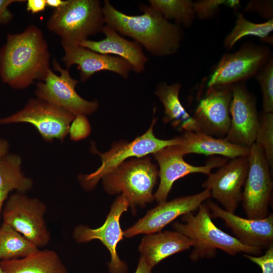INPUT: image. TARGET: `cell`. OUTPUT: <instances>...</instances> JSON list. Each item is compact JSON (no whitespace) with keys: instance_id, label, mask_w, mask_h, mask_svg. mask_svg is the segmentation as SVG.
<instances>
[{"instance_id":"cell-1","label":"cell","mask_w":273,"mask_h":273,"mask_svg":"<svg viewBox=\"0 0 273 273\" xmlns=\"http://www.w3.org/2000/svg\"><path fill=\"white\" fill-rule=\"evenodd\" d=\"M140 15H129L105 0L102 11L105 25L120 35L130 37L151 55L171 56L179 49L184 38L183 28L165 19L150 5L141 4Z\"/></svg>"},{"instance_id":"cell-2","label":"cell","mask_w":273,"mask_h":273,"mask_svg":"<svg viewBox=\"0 0 273 273\" xmlns=\"http://www.w3.org/2000/svg\"><path fill=\"white\" fill-rule=\"evenodd\" d=\"M50 54L42 30L35 25L7 35L0 49V78L11 87L23 89L43 81L50 68Z\"/></svg>"},{"instance_id":"cell-3","label":"cell","mask_w":273,"mask_h":273,"mask_svg":"<svg viewBox=\"0 0 273 273\" xmlns=\"http://www.w3.org/2000/svg\"><path fill=\"white\" fill-rule=\"evenodd\" d=\"M197 210L196 214L189 212L182 215L183 223L176 221L172 224L175 231L192 241L194 249L190 253L191 260L197 261L212 258L216 255L217 249L233 256L240 253L254 256L261 254L262 249L246 246L217 228L212 220L206 202L200 204Z\"/></svg>"},{"instance_id":"cell-4","label":"cell","mask_w":273,"mask_h":273,"mask_svg":"<svg viewBox=\"0 0 273 273\" xmlns=\"http://www.w3.org/2000/svg\"><path fill=\"white\" fill-rule=\"evenodd\" d=\"M159 170L148 156L126 160L104 175L102 183L109 194L121 193L133 214L136 207H145L155 200L153 189Z\"/></svg>"},{"instance_id":"cell-5","label":"cell","mask_w":273,"mask_h":273,"mask_svg":"<svg viewBox=\"0 0 273 273\" xmlns=\"http://www.w3.org/2000/svg\"><path fill=\"white\" fill-rule=\"evenodd\" d=\"M105 25L98 0L65 1L54 10L47 22L48 29L60 37L61 44L72 46L102 32Z\"/></svg>"},{"instance_id":"cell-6","label":"cell","mask_w":273,"mask_h":273,"mask_svg":"<svg viewBox=\"0 0 273 273\" xmlns=\"http://www.w3.org/2000/svg\"><path fill=\"white\" fill-rule=\"evenodd\" d=\"M156 122V119L154 118L147 131L132 141L117 143L105 153L99 152L93 144L90 150L93 153L100 156L102 164L94 172L79 175V181L83 188L87 191L94 189L104 175L130 158L144 157L179 143L178 137L170 140H162L156 138L153 132Z\"/></svg>"},{"instance_id":"cell-7","label":"cell","mask_w":273,"mask_h":273,"mask_svg":"<svg viewBox=\"0 0 273 273\" xmlns=\"http://www.w3.org/2000/svg\"><path fill=\"white\" fill-rule=\"evenodd\" d=\"M46 205L26 193L17 192L5 202L1 213L5 223L21 234L38 248L50 242V232L44 219Z\"/></svg>"},{"instance_id":"cell-8","label":"cell","mask_w":273,"mask_h":273,"mask_svg":"<svg viewBox=\"0 0 273 273\" xmlns=\"http://www.w3.org/2000/svg\"><path fill=\"white\" fill-rule=\"evenodd\" d=\"M232 85L207 87L193 115L181 126L186 131L201 132L215 138H224L230 124V106Z\"/></svg>"},{"instance_id":"cell-9","label":"cell","mask_w":273,"mask_h":273,"mask_svg":"<svg viewBox=\"0 0 273 273\" xmlns=\"http://www.w3.org/2000/svg\"><path fill=\"white\" fill-rule=\"evenodd\" d=\"M272 53L267 46L244 43L235 52L222 56L207 79V87L233 85L255 77Z\"/></svg>"},{"instance_id":"cell-10","label":"cell","mask_w":273,"mask_h":273,"mask_svg":"<svg viewBox=\"0 0 273 273\" xmlns=\"http://www.w3.org/2000/svg\"><path fill=\"white\" fill-rule=\"evenodd\" d=\"M75 116L64 108L36 98L29 99L21 110L0 118V125L28 123L35 127L44 140L63 141Z\"/></svg>"},{"instance_id":"cell-11","label":"cell","mask_w":273,"mask_h":273,"mask_svg":"<svg viewBox=\"0 0 273 273\" xmlns=\"http://www.w3.org/2000/svg\"><path fill=\"white\" fill-rule=\"evenodd\" d=\"M250 149L249 170L241 202L248 218L261 219L269 214L273 188L271 169L260 146L254 143Z\"/></svg>"},{"instance_id":"cell-12","label":"cell","mask_w":273,"mask_h":273,"mask_svg":"<svg viewBox=\"0 0 273 273\" xmlns=\"http://www.w3.org/2000/svg\"><path fill=\"white\" fill-rule=\"evenodd\" d=\"M52 63L54 69L60 75H58L50 69L44 79L36 83V97L75 115H87L96 112L99 107L97 101H89L81 97L75 89L78 81L71 76L69 69L62 68L55 58Z\"/></svg>"},{"instance_id":"cell-13","label":"cell","mask_w":273,"mask_h":273,"mask_svg":"<svg viewBox=\"0 0 273 273\" xmlns=\"http://www.w3.org/2000/svg\"><path fill=\"white\" fill-rule=\"evenodd\" d=\"M249 166V155L230 159L208 175L202 187L208 190L226 211L234 213L241 202Z\"/></svg>"},{"instance_id":"cell-14","label":"cell","mask_w":273,"mask_h":273,"mask_svg":"<svg viewBox=\"0 0 273 273\" xmlns=\"http://www.w3.org/2000/svg\"><path fill=\"white\" fill-rule=\"evenodd\" d=\"M128 207L127 200L121 194L113 202L102 225L97 229H91L86 225H80L76 226L73 232V239L77 243H84L97 239L107 248L111 255V260L108 263L110 273L127 272V264L120 259L116 248L124 237L120 218Z\"/></svg>"},{"instance_id":"cell-15","label":"cell","mask_w":273,"mask_h":273,"mask_svg":"<svg viewBox=\"0 0 273 273\" xmlns=\"http://www.w3.org/2000/svg\"><path fill=\"white\" fill-rule=\"evenodd\" d=\"M255 96L245 83L232 85V99L230 106L231 124L224 138L230 142L250 148L254 143L259 124Z\"/></svg>"},{"instance_id":"cell-16","label":"cell","mask_w":273,"mask_h":273,"mask_svg":"<svg viewBox=\"0 0 273 273\" xmlns=\"http://www.w3.org/2000/svg\"><path fill=\"white\" fill-rule=\"evenodd\" d=\"M210 197V192L204 189L196 194L158 203L134 224L124 231L123 236L129 238L141 234L148 235L160 232L178 216L195 212L200 204Z\"/></svg>"},{"instance_id":"cell-17","label":"cell","mask_w":273,"mask_h":273,"mask_svg":"<svg viewBox=\"0 0 273 273\" xmlns=\"http://www.w3.org/2000/svg\"><path fill=\"white\" fill-rule=\"evenodd\" d=\"M153 155L159 167L160 183L154 194L155 199L158 203L166 201L173 184L177 179L194 173L208 176L214 168L219 167L230 159L221 156L213 157L204 165L194 166L185 161L184 156L178 153L173 146L166 147Z\"/></svg>"},{"instance_id":"cell-18","label":"cell","mask_w":273,"mask_h":273,"mask_svg":"<svg viewBox=\"0 0 273 273\" xmlns=\"http://www.w3.org/2000/svg\"><path fill=\"white\" fill-rule=\"evenodd\" d=\"M212 218L222 219L243 245L267 249L273 245V214L261 219L243 218L228 212L211 200L206 201Z\"/></svg>"},{"instance_id":"cell-19","label":"cell","mask_w":273,"mask_h":273,"mask_svg":"<svg viewBox=\"0 0 273 273\" xmlns=\"http://www.w3.org/2000/svg\"><path fill=\"white\" fill-rule=\"evenodd\" d=\"M62 46L64 51L62 60L66 69L77 65L82 82L95 73L103 71L114 72L127 79L132 70L129 63L119 57L98 53L78 45Z\"/></svg>"},{"instance_id":"cell-20","label":"cell","mask_w":273,"mask_h":273,"mask_svg":"<svg viewBox=\"0 0 273 273\" xmlns=\"http://www.w3.org/2000/svg\"><path fill=\"white\" fill-rule=\"evenodd\" d=\"M102 32L105 35L103 39L100 41L86 39L78 45L98 53L114 55L121 58L129 63L132 70L135 73H141L145 70L149 59L139 43L124 38L107 25L104 26Z\"/></svg>"},{"instance_id":"cell-21","label":"cell","mask_w":273,"mask_h":273,"mask_svg":"<svg viewBox=\"0 0 273 273\" xmlns=\"http://www.w3.org/2000/svg\"><path fill=\"white\" fill-rule=\"evenodd\" d=\"M177 137L179 143L173 146L184 156L189 154H199L233 159L250 154V148L233 144L225 138L192 131H186Z\"/></svg>"},{"instance_id":"cell-22","label":"cell","mask_w":273,"mask_h":273,"mask_svg":"<svg viewBox=\"0 0 273 273\" xmlns=\"http://www.w3.org/2000/svg\"><path fill=\"white\" fill-rule=\"evenodd\" d=\"M192 241L176 231L148 234L142 240L139 250L148 265L153 268L163 259L190 249Z\"/></svg>"},{"instance_id":"cell-23","label":"cell","mask_w":273,"mask_h":273,"mask_svg":"<svg viewBox=\"0 0 273 273\" xmlns=\"http://www.w3.org/2000/svg\"><path fill=\"white\" fill-rule=\"evenodd\" d=\"M3 273H68L58 254L55 251L38 250L26 257L1 260Z\"/></svg>"},{"instance_id":"cell-24","label":"cell","mask_w":273,"mask_h":273,"mask_svg":"<svg viewBox=\"0 0 273 273\" xmlns=\"http://www.w3.org/2000/svg\"><path fill=\"white\" fill-rule=\"evenodd\" d=\"M20 156L8 154L0 160V219L3 206L13 190L26 193L31 190L33 180L21 171Z\"/></svg>"},{"instance_id":"cell-25","label":"cell","mask_w":273,"mask_h":273,"mask_svg":"<svg viewBox=\"0 0 273 273\" xmlns=\"http://www.w3.org/2000/svg\"><path fill=\"white\" fill-rule=\"evenodd\" d=\"M181 88V85L178 82L168 85L165 82H161L155 91V95L164 108V122H171L175 127H181L191 117L180 101L179 94Z\"/></svg>"},{"instance_id":"cell-26","label":"cell","mask_w":273,"mask_h":273,"mask_svg":"<svg viewBox=\"0 0 273 273\" xmlns=\"http://www.w3.org/2000/svg\"><path fill=\"white\" fill-rule=\"evenodd\" d=\"M39 250L36 246L9 225H0V260L23 258Z\"/></svg>"},{"instance_id":"cell-27","label":"cell","mask_w":273,"mask_h":273,"mask_svg":"<svg viewBox=\"0 0 273 273\" xmlns=\"http://www.w3.org/2000/svg\"><path fill=\"white\" fill-rule=\"evenodd\" d=\"M273 30V18L261 23L253 22L247 19L243 14L238 13L235 25L224 38L223 47L225 49H231L242 38L253 36L262 41L272 44V37L269 36Z\"/></svg>"},{"instance_id":"cell-28","label":"cell","mask_w":273,"mask_h":273,"mask_svg":"<svg viewBox=\"0 0 273 273\" xmlns=\"http://www.w3.org/2000/svg\"><path fill=\"white\" fill-rule=\"evenodd\" d=\"M150 6L169 21L176 25L189 28L196 17L191 0H149Z\"/></svg>"},{"instance_id":"cell-29","label":"cell","mask_w":273,"mask_h":273,"mask_svg":"<svg viewBox=\"0 0 273 273\" xmlns=\"http://www.w3.org/2000/svg\"><path fill=\"white\" fill-rule=\"evenodd\" d=\"M255 143L262 149L268 165L273 168V113L262 112Z\"/></svg>"},{"instance_id":"cell-30","label":"cell","mask_w":273,"mask_h":273,"mask_svg":"<svg viewBox=\"0 0 273 273\" xmlns=\"http://www.w3.org/2000/svg\"><path fill=\"white\" fill-rule=\"evenodd\" d=\"M262 96L264 113H273V55L272 53L255 76Z\"/></svg>"},{"instance_id":"cell-31","label":"cell","mask_w":273,"mask_h":273,"mask_svg":"<svg viewBox=\"0 0 273 273\" xmlns=\"http://www.w3.org/2000/svg\"><path fill=\"white\" fill-rule=\"evenodd\" d=\"M233 9L240 6V2L236 0H199L193 1V8L196 17L199 19H210L216 14L221 6Z\"/></svg>"},{"instance_id":"cell-32","label":"cell","mask_w":273,"mask_h":273,"mask_svg":"<svg viewBox=\"0 0 273 273\" xmlns=\"http://www.w3.org/2000/svg\"><path fill=\"white\" fill-rule=\"evenodd\" d=\"M90 132L91 126L86 115H75L69 127L70 139L73 141H78L87 138Z\"/></svg>"},{"instance_id":"cell-33","label":"cell","mask_w":273,"mask_h":273,"mask_svg":"<svg viewBox=\"0 0 273 273\" xmlns=\"http://www.w3.org/2000/svg\"><path fill=\"white\" fill-rule=\"evenodd\" d=\"M244 256L261 268L262 273H273V245H271L261 256L244 254Z\"/></svg>"},{"instance_id":"cell-34","label":"cell","mask_w":273,"mask_h":273,"mask_svg":"<svg viewBox=\"0 0 273 273\" xmlns=\"http://www.w3.org/2000/svg\"><path fill=\"white\" fill-rule=\"evenodd\" d=\"M272 1H251L245 7V11L256 12L262 17L273 18Z\"/></svg>"},{"instance_id":"cell-35","label":"cell","mask_w":273,"mask_h":273,"mask_svg":"<svg viewBox=\"0 0 273 273\" xmlns=\"http://www.w3.org/2000/svg\"><path fill=\"white\" fill-rule=\"evenodd\" d=\"M26 2L25 0H0V24H7L13 19V15L8 8L11 4Z\"/></svg>"},{"instance_id":"cell-36","label":"cell","mask_w":273,"mask_h":273,"mask_svg":"<svg viewBox=\"0 0 273 273\" xmlns=\"http://www.w3.org/2000/svg\"><path fill=\"white\" fill-rule=\"evenodd\" d=\"M26 3L27 10L32 14L43 11L47 6L46 0H28Z\"/></svg>"},{"instance_id":"cell-37","label":"cell","mask_w":273,"mask_h":273,"mask_svg":"<svg viewBox=\"0 0 273 273\" xmlns=\"http://www.w3.org/2000/svg\"><path fill=\"white\" fill-rule=\"evenodd\" d=\"M152 268L146 263L144 259L140 256L138 265L134 273H152Z\"/></svg>"},{"instance_id":"cell-38","label":"cell","mask_w":273,"mask_h":273,"mask_svg":"<svg viewBox=\"0 0 273 273\" xmlns=\"http://www.w3.org/2000/svg\"><path fill=\"white\" fill-rule=\"evenodd\" d=\"M9 149L8 141L0 138V160L9 154Z\"/></svg>"},{"instance_id":"cell-39","label":"cell","mask_w":273,"mask_h":273,"mask_svg":"<svg viewBox=\"0 0 273 273\" xmlns=\"http://www.w3.org/2000/svg\"><path fill=\"white\" fill-rule=\"evenodd\" d=\"M46 1L47 6L54 8L55 9L61 6L65 2V1L62 0H46Z\"/></svg>"},{"instance_id":"cell-40","label":"cell","mask_w":273,"mask_h":273,"mask_svg":"<svg viewBox=\"0 0 273 273\" xmlns=\"http://www.w3.org/2000/svg\"><path fill=\"white\" fill-rule=\"evenodd\" d=\"M0 273H3V270L0 266Z\"/></svg>"}]
</instances>
